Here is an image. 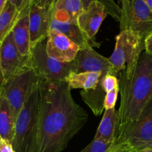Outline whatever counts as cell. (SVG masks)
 I'll use <instances>...</instances> for the list:
<instances>
[{
    "label": "cell",
    "mask_w": 152,
    "mask_h": 152,
    "mask_svg": "<svg viewBox=\"0 0 152 152\" xmlns=\"http://www.w3.org/2000/svg\"><path fill=\"white\" fill-rule=\"evenodd\" d=\"M119 25L121 31H134L145 40L152 32V11L143 0H123Z\"/></svg>",
    "instance_id": "8"
},
{
    "label": "cell",
    "mask_w": 152,
    "mask_h": 152,
    "mask_svg": "<svg viewBox=\"0 0 152 152\" xmlns=\"http://www.w3.org/2000/svg\"><path fill=\"white\" fill-rule=\"evenodd\" d=\"M7 1H8V0H0V13H1L3 10V9L4 8Z\"/></svg>",
    "instance_id": "29"
},
{
    "label": "cell",
    "mask_w": 152,
    "mask_h": 152,
    "mask_svg": "<svg viewBox=\"0 0 152 152\" xmlns=\"http://www.w3.org/2000/svg\"><path fill=\"white\" fill-rule=\"evenodd\" d=\"M40 83V77L31 65L10 77L1 86L15 120L24 104Z\"/></svg>",
    "instance_id": "6"
},
{
    "label": "cell",
    "mask_w": 152,
    "mask_h": 152,
    "mask_svg": "<svg viewBox=\"0 0 152 152\" xmlns=\"http://www.w3.org/2000/svg\"><path fill=\"white\" fill-rule=\"evenodd\" d=\"M102 77V74L99 72L75 73L72 71L67 77L66 82L68 83L70 89L89 90L95 88Z\"/></svg>",
    "instance_id": "19"
},
{
    "label": "cell",
    "mask_w": 152,
    "mask_h": 152,
    "mask_svg": "<svg viewBox=\"0 0 152 152\" xmlns=\"http://www.w3.org/2000/svg\"><path fill=\"white\" fill-rule=\"evenodd\" d=\"M145 51L152 56V32L145 39Z\"/></svg>",
    "instance_id": "26"
},
{
    "label": "cell",
    "mask_w": 152,
    "mask_h": 152,
    "mask_svg": "<svg viewBox=\"0 0 152 152\" xmlns=\"http://www.w3.org/2000/svg\"><path fill=\"white\" fill-rule=\"evenodd\" d=\"M30 7L19 13L18 19L12 29L13 40L19 53L23 56L30 57L31 55V39L29 31Z\"/></svg>",
    "instance_id": "14"
},
{
    "label": "cell",
    "mask_w": 152,
    "mask_h": 152,
    "mask_svg": "<svg viewBox=\"0 0 152 152\" xmlns=\"http://www.w3.org/2000/svg\"><path fill=\"white\" fill-rule=\"evenodd\" d=\"M83 10L81 0H55L53 16L58 19L77 22V17Z\"/></svg>",
    "instance_id": "18"
},
{
    "label": "cell",
    "mask_w": 152,
    "mask_h": 152,
    "mask_svg": "<svg viewBox=\"0 0 152 152\" xmlns=\"http://www.w3.org/2000/svg\"><path fill=\"white\" fill-rule=\"evenodd\" d=\"M1 136H0V142H1Z\"/></svg>",
    "instance_id": "34"
},
{
    "label": "cell",
    "mask_w": 152,
    "mask_h": 152,
    "mask_svg": "<svg viewBox=\"0 0 152 152\" xmlns=\"http://www.w3.org/2000/svg\"><path fill=\"white\" fill-rule=\"evenodd\" d=\"M0 152H15L11 142L1 140L0 142Z\"/></svg>",
    "instance_id": "27"
},
{
    "label": "cell",
    "mask_w": 152,
    "mask_h": 152,
    "mask_svg": "<svg viewBox=\"0 0 152 152\" xmlns=\"http://www.w3.org/2000/svg\"><path fill=\"white\" fill-rule=\"evenodd\" d=\"M30 62L40 80L47 83L66 81L72 72L70 62H60L47 54L46 39L31 48Z\"/></svg>",
    "instance_id": "7"
},
{
    "label": "cell",
    "mask_w": 152,
    "mask_h": 152,
    "mask_svg": "<svg viewBox=\"0 0 152 152\" xmlns=\"http://www.w3.org/2000/svg\"><path fill=\"white\" fill-rule=\"evenodd\" d=\"M113 142H107L99 139H93L87 146L80 152H110Z\"/></svg>",
    "instance_id": "24"
},
{
    "label": "cell",
    "mask_w": 152,
    "mask_h": 152,
    "mask_svg": "<svg viewBox=\"0 0 152 152\" xmlns=\"http://www.w3.org/2000/svg\"><path fill=\"white\" fill-rule=\"evenodd\" d=\"M70 65L72 72H99L103 77L112 74V65L109 59L97 53L92 46L80 48L75 59L70 62Z\"/></svg>",
    "instance_id": "11"
},
{
    "label": "cell",
    "mask_w": 152,
    "mask_h": 152,
    "mask_svg": "<svg viewBox=\"0 0 152 152\" xmlns=\"http://www.w3.org/2000/svg\"><path fill=\"white\" fill-rule=\"evenodd\" d=\"M55 0H33V2L40 3L44 5H54Z\"/></svg>",
    "instance_id": "28"
},
{
    "label": "cell",
    "mask_w": 152,
    "mask_h": 152,
    "mask_svg": "<svg viewBox=\"0 0 152 152\" xmlns=\"http://www.w3.org/2000/svg\"><path fill=\"white\" fill-rule=\"evenodd\" d=\"M147 148H152V97L139 118L119 134L111 152H137Z\"/></svg>",
    "instance_id": "4"
},
{
    "label": "cell",
    "mask_w": 152,
    "mask_h": 152,
    "mask_svg": "<svg viewBox=\"0 0 152 152\" xmlns=\"http://www.w3.org/2000/svg\"><path fill=\"white\" fill-rule=\"evenodd\" d=\"M101 82L107 91L104 103V109L114 108L119 91V80L116 76L107 74L101 79Z\"/></svg>",
    "instance_id": "22"
},
{
    "label": "cell",
    "mask_w": 152,
    "mask_h": 152,
    "mask_svg": "<svg viewBox=\"0 0 152 152\" xmlns=\"http://www.w3.org/2000/svg\"><path fill=\"white\" fill-rule=\"evenodd\" d=\"M14 117L3 88L0 87V136L1 140L11 142L15 126Z\"/></svg>",
    "instance_id": "17"
},
{
    "label": "cell",
    "mask_w": 152,
    "mask_h": 152,
    "mask_svg": "<svg viewBox=\"0 0 152 152\" xmlns=\"http://www.w3.org/2000/svg\"><path fill=\"white\" fill-rule=\"evenodd\" d=\"M83 9L86 8L92 1H98L103 5L107 15L111 16L117 22H119L121 18V7L115 2L114 0H81Z\"/></svg>",
    "instance_id": "23"
},
{
    "label": "cell",
    "mask_w": 152,
    "mask_h": 152,
    "mask_svg": "<svg viewBox=\"0 0 152 152\" xmlns=\"http://www.w3.org/2000/svg\"><path fill=\"white\" fill-rule=\"evenodd\" d=\"M50 29L55 30L66 36L70 40L78 45L80 48H85L88 46H91L90 40L80 30L77 22L56 19L52 14Z\"/></svg>",
    "instance_id": "15"
},
{
    "label": "cell",
    "mask_w": 152,
    "mask_h": 152,
    "mask_svg": "<svg viewBox=\"0 0 152 152\" xmlns=\"http://www.w3.org/2000/svg\"><path fill=\"white\" fill-rule=\"evenodd\" d=\"M19 14L17 8L8 0L4 8L0 13V42H2L12 31Z\"/></svg>",
    "instance_id": "21"
},
{
    "label": "cell",
    "mask_w": 152,
    "mask_h": 152,
    "mask_svg": "<svg viewBox=\"0 0 152 152\" xmlns=\"http://www.w3.org/2000/svg\"><path fill=\"white\" fill-rule=\"evenodd\" d=\"M54 5L32 2L29 10L31 48L46 39L51 28Z\"/></svg>",
    "instance_id": "10"
},
{
    "label": "cell",
    "mask_w": 152,
    "mask_h": 152,
    "mask_svg": "<svg viewBox=\"0 0 152 152\" xmlns=\"http://www.w3.org/2000/svg\"><path fill=\"white\" fill-rule=\"evenodd\" d=\"M1 42H0V47H1ZM3 84V74H2V71H1V64H0V87L2 86Z\"/></svg>",
    "instance_id": "30"
},
{
    "label": "cell",
    "mask_w": 152,
    "mask_h": 152,
    "mask_svg": "<svg viewBox=\"0 0 152 152\" xmlns=\"http://www.w3.org/2000/svg\"><path fill=\"white\" fill-rule=\"evenodd\" d=\"M144 50L145 40L137 33L130 30L121 31L116 37L113 53L109 58L112 75L116 77L123 70L126 77L131 76Z\"/></svg>",
    "instance_id": "5"
},
{
    "label": "cell",
    "mask_w": 152,
    "mask_h": 152,
    "mask_svg": "<svg viewBox=\"0 0 152 152\" xmlns=\"http://www.w3.org/2000/svg\"><path fill=\"white\" fill-rule=\"evenodd\" d=\"M119 76L121 103L118 111L120 115V134L139 118L152 97V56L144 50L132 74L126 77L122 70Z\"/></svg>",
    "instance_id": "2"
},
{
    "label": "cell",
    "mask_w": 152,
    "mask_h": 152,
    "mask_svg": "<svg viewBox=\"0 0 152 152\" xmlns=\"http://www.w3.org/2000/svg\"><path fill=\"white\" fill-rule=\"evenodd\" d=\"M143 1L145 2V4H147L148 7L150 8V10L152 11V0H143Z\"/></svg>",
    "instance_id": "31"
},
{
    "label": "cell",
    "mask_w": 152,
    "mask_h": 152,
    "mask_svg": "<svg viewBox=\"0 0 152 152\" xmlns=\"http://www.w3.org/2000/svg\"><path fill=\"white\" fill-rule=\"evenodd\" d=\"M118 1H119V3H120V4H122V2L123 1V0H118Z\"/></svg>",
    "instance_id": "33"
},
{
    "label": "cell",
    "mask_w": 152,
    "mask_h": 152,
    "mask_svg": "<svg viewBox=\"0 0 152 152\" xmlns=\"http://www.w3.org/2000/svg\"><path fill=\"white\" fill-rule=\"evenodd\" d=\"M0 64L3 74V84L13 75L31 65L30 57L22 56L16 48L12 31L1 42Z\"/></svg>",
    "instance_id": "9"
},
{
    "label": "cell",
    "mask_w": 152,
    "mask_h": 152,
    "mask_svg": "<svg viewBox=\"0 0 152 152\" xmlns=\"http://www.w3.org/2000/svg\"><path fill=\"white\" fill-rule=\"evenodd\" d=\"M9 1L17 8L19 13L31 7L33 2V0H9Z\"/></svg>",
    "instance_id": "25"
},
{
    "label": "cell",
    "mask_w": 152,
    "mask_h": 152,
    "mask_svg": "<svg viewBox=\"0 0 152 152\" xmlns=\"http://www.w3.org/2000/svg\"><path fill=\"white\" fill-rule=\"evenodd\" d=\"M80 94L83 102L90 108L95 115L98 116L103 112L107 91L103 86L101 80L95 88L83 90L80 92Z\"/></svg>",
    "instance_id": "20"
},
{
    "label": "cell",
    "mask_w": 152,
    "mask_h": 152,
    "mask_svg": "<svg viewBox=\"0 0 152 152\" xmlns=\"http://www.w3.org/2000/svg\"><path fill=\"white\" fill-rule=\"evenodd\" d=\"M107 16V13L103 5L98 1H92L79 15L77 19V25L92 41Z\"/></svg>",
    "instance_id": "13"
},
{
    "label": "cell",
    "mask_w": 152,
    "mask_h": 152,
    "mask_svg": "<svg viewBox=\"0 0 152 152\" xmlns=\"http://www.w3.org/2000/svg\"><path fill=\"white\" fill-rule=\"evenodd\" d=\"M88 118L73 99L66 82L40 80L37 152H62Z\"/></svg>",
    "instance_id": "1"
},
{
    "label": "cell",
    "mask_w": 152,
    "mask_h": 152,
    "mask_svg": "<svg viewBox=\"0 0 152 152\" xmlns=\"http://www.w3.org/2000/svg\"><path fill=\"white\" fill-rule=\"evenodd\" d=\"M80 50L78 45L61 33L50 29L46 38V52L50 57L62 62H70Z\"/></svg>",
    "instance_id": "12"
},
{
    "label": "cell",
    "mask_w": 152,
    "mask_h": 152,
    "mask_svg": "<svg viewBox=\"0 0 152 152\" xmlns=\"http://www.w3.org/2000/svg\"><path fill=\"white\" fill-rule=\"evenodd\" d=\"M40 83L19 111L11 145L15 152H37Z\"/></svg>",
    "instance_id": "3"
},
{
    "label": "cell",
    "mask_w": 152,
    "mask_h": 152,
    "mask_svg": "<svg viewBox=\"0 0 152 152\" xmlns=\"http://www.w3.org/2000/svg\"><path fill=\"white\" fill-rule=\"evenodd\" d=\"M120 115L114 108L106 109L104 116L97 129L94 139H99L107 142H113L119 134Z\"/></svg>",
    "instance_id": "16"
},
{
    "label": "cell",
    "mask_w": 152,
    "mask_h": 152,
    "mask_svg": "<svg viewBox=\"0 0 152 152\" xmlns=\"http://www.w3.org/2000/svg\"><path fill=\"white\" fill-rule=\"evenodd\" d=\"M137 152H152V148H147V149L142 150V151H137Z\"/></svg>",
    "instance_id": "32"
}]
</instances>
